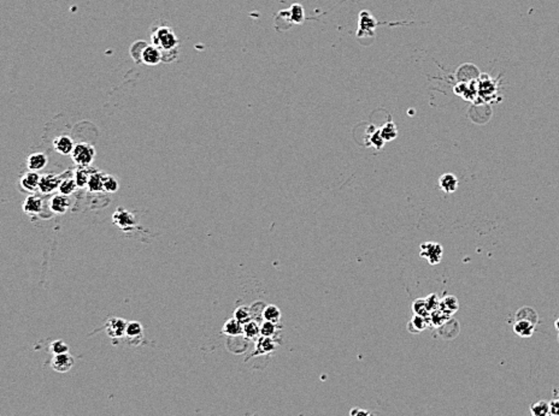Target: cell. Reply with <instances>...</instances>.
Here are the masks:
<instances>
[{"mask_svg":"<svg viewBox=\"0 0 559 416\" xmlns=\"http://www.w3.org/2000/svg\"><path fill=\"white\" fill-rule=\"evenodd\" d=\"M151 42L160 51L163 62H174L179 57L180 40L170 26L167 24L153 26L151 33Z\"/></svg>","mask_w":559,"mask_h":416,"instance_id":"1","label":"cell"},{"mask_svg":"<svg viewBox=\"0 0 559 416\" xmlns=\"http://www.w3.org/2000/svg\"><path fill=\"white\" fill-rule=\"evenodd\" d=\"M131 55L137 64L140 65H158L163 62L162 53L156 46L145 41H137L131 47Z\"/></svg>","mask_w":559,"mask_h":416,"instance_id":"2","label":"cell"},{"mask_svg":"<svg viewBox=\"0 0 559 416\" xmlns=\"http://www.w3.org/2000/svg\"><path fill=\"white\" fill-rule=\"evenodd\" d=\"M71 158H73L74 163L79 167L87 168L88 166H91L94 158H95V149H94L93 146L88 145V143H77L75 146L73 153H71Z\"/></svg>","mask_w":559,"mask_h":416,"instance_id":"3","label":"cell"},{"mask_svg":"<svg viewBox=\"0 0 559 416\" xmlns=\"http://www.w3.org/2000/svg\"><path fill=\"white\" fill-rule=\"evenodd\" d=\"M442 247L439 243L425 242L420 245V256L428 260L430 265H438L442 259Z\"/></svg>","mask_w":559,"mask_h":416,"instance_id":"4","label":"cell"},{"mask_svg":"<svg viewBox=\"0 0 559 416\" xmlns=\"http://www.w3.org/2000/svg\"><path fill=\"white\" fill-rule=\"evenodd\" d=\"M127 325L128 323L124 319L112 317L106 321L105 329H106V333L111 338H121L126 335Z\"/></svg>","mask_w":559,"mask_h":416,"instance_id":"5","label":"cell"},{"mask_svg":"<svg viewBox=\"0 0 559 416\" xmlns=\"http://www.w3.org/2000/svg\"><path fill=\"white\" fill-rule=\"evenodd\" d=\"M75 360L70 354H60L54 355L53 359L51 360V367L58 373H66L74 367Z\"/></svg>","mask_w":559,"mask_h":416,"instance_id":"6","label":"cell"},{"mask_svg":"<svg viewBox=\"0 0 559 416\" xmlns=\"http://www.w3.org/2000/svg\"><path fill=\"white\" fill-rule=\"evenodd\" d=\"M112 220L115 225H117L121 229H131L135 225V217L132 214L131 212L126 210L124 208L120 207L112 215Z\"/></svg>","mask_w":559,"mask_h":416,"instance_id":"7","label":"cell"},{"mask_svg":"<svg viewBox=\"0 0 559 416\" xmlns=\"http://www.w3.org/2000/svg\"><path fill=\"white\" fill-rule=\"evenodd\" d=\"M75 146L73 138L68 135H60L53 140L54 151L62 155H71Z\"/></svg>","mask_w":559,"mask_h":416,"instance_id":"8","label":"cell"},{"mask_svg":"<svg viewBox=\"0 0 559 416\" xmlns=\"http://www.w3.org/2000/svg\"><path fill=\"white\" fill-rule=\"evenodd\" d=\"M60 182L62 181H60L59 177L56 176V174L53 173L44 174V176H41L40 184H39V190H40L43 194H51L53 193L54 190L59 189Z\"/></svg>","mask_w":559,"mask_h":416,"instance_id":"9","label":"cell"},{"mask_svg":"<svg viewBox=\"0 0 559 416\" xmlns=\"http://www.w3.org/2000/svg\"><path fill=\"white\" fill-rule=\"evenodd\" d=\"M41 176L37 171H28L19 178L21 187L27 191H35L39 189Z\"/></svg>","mask_w":559,"mask_h":416,"instance_id":"10","label":"cell"},{"mask_svg":"<svg viewBox=\"0 0 559 416\" xmlns=\"http://www.w3.org/2000/svg\"><path fill=\"white\" fill-rule=\"evenodd\" d=\"M69 206H70L69 196L63 195V194L52 196L51 202H49V208H51L52 212L57 213V214H64Z\"/></svg>","mask_w":559,"mask_h":416,"instance_id":"11","label":"cell"},{"mask_svg":"<svg viewBox=\"0 0 559 416\" xmlns=\"http://www.w3.org/2000/svg\"><path fill=\"white\" fill-rule=\"evenodd\" d=\"M513 332L522 338H529L533 335L535 325L527 320H514L513 321Z\"/></svg>","mask_w":559,"mask_h":416,"instance_id":"12","label":"cell"},{"mask_svg":"<svg viewBox=\"0 0 559 416\" xmlns=\"http://www.w3.org/2000/svg\"><path fill=\"white\" fill-rule=\"evenodd\" d=\"M48 159L44 153H33L27 158V167L29 171H39L46 167Z\"/></svg>","mask_w":559,"mask_h":416,"instance_id":"13","label":"cell"},{"mask_svg":"<svg viewBox=\"0 0 559 416\" xmlns=\"http://www.w3.org/2000/svg\"><path fill=\"white\" fill-rule=\"evenodd\" d=\"M43 206H44L43 200L39 198V196L30 195L26 199V201L23 202V210L27 213V214L35 215L39 214V213L43 210Z\"/></svg>","mask_w":559,"mask_h":416,"instance_id":"14","label":"cell"},{"mask_svg":"<svg viewBox=\"0 0 559 416\" xmlns=\"http://www.w3.org/2000/svg\"><path fill=\"white\" fill-rule=\"evenodd\" d=\"M222 332L229 337H240L243 333V325L236 320V319H229L223 325Z\"/></svg>","mask_w":559,"mask_h":416,"instance_id":"15","label":"cell"},{"mask_svg":"<svg viewBox=\"0 0 559 416\" xmlns=\"http://www.w3.org/2000/svg\"><path fill=\"white\" fill-rule=\"evenodd\" d=\"M439 185H440V188H441V189L445 191V193L452 194V193H455V191L457 190V188H458V179H457V177L455 176V174L445 173V174H442L441 177H440Z\"/></svg>","mask_w":559,"mask_h":416,"instance_id":"16","label":"cell"},{"mask_svg":"<svg viewBox=\"0 0 559 416\" xmlns=\"http://www.w3.org/2000/svg\"><path fill=\"white\" fill-rule=\"evenodd\" d=\"M105 177H106V174L101 173V172H92L91 173V177H90V181H88V190L92 191V193H100V191H104V183H105Z\"/></svg>","mask_w":559,"mask_h":416,"instance_id":"17","label":"cell"},{"mask_svg":"<svg viewBox=\"0 0 559 416\" xmlns=\"http://www.w3.org/2000/svg\"><path fill=\"white\" fill-rule=\"evenodd\" d=\"M142 332H143L142 325H141L139 321H131V323H128V325H127L126 337L128 338L132 343L137 344V342H139L141 338H142Z\"/></svg>","mask_w":559,"mask_h":416,"instance_id":"18","label":"cell"},{"mask_svg":"<svg viewBox=\"0 0 559 416\" xmlns=\"http://www.w3.org/2000/svg\"><path fill=\"white\" fill-rule=\"evenodd\" d=\"M514 320H527L536 326L539 323V315L534 308L522 307L521 309L517 310L516 315H514Z\"/></svg>","mask_w":559,"mask_h":416,"instance_id":"19","label":"cell"},{"mask_svg":"<svg viewBox=\"0 0 559 416\" xmlns=\"http://www.w3.org/2000/svg\"><path fill=\"white\" fill-rule=\"evenodd\" d=\"M458 308H459L458 299H457L455 296H447V297L442 298L441 301H440L439 309L441 310V312L446 313L448 315L456 313L457 310H458Z\"/></svg>","mask_w":559,"mask_h":416,"instance_id":"20","label":"cell"},{"mask_svg":"<svg viewBox=\"0 0 559 416\" xmlns=\"http://www.w3.org/2000/svg\"><path fill=\"white\" fill-rule=\"evenodd\" d=\"M427 327H428L427 318L422 317V315H419V314H414V317H412L411 321L409 323L408 330H409V331L414 332V333H419V332L424 331Z\"/></svg>","mask_w":559,"mask_h":416,"instance_id":"21","label":"cell"},{"mask_svg":"<svg viewBox=\"0 0 559 416\" xmlns=\"http://www.w3.org/2000/svg\"><path fill=\"white\" fill-rule=\"evenodd\" d=\"M243 335L247 339H254L261 334V326L256 320H250L248 323L243 324Z\"/></svg>","mask_w":559,"mask_h":416,"instance_id":"22","label":"cell"},{"mask_svg":"<svg viewBox=\"0 0 559 416\" xmlns=\"http://www.w3.org/2000/svg\"><path fill=\"white\" fill-rule=\"evenodd\" d=\"M292 23H293V19H292V15H290V10L280 11L275 18V24L278 26V28L280 26V30L283 29V27L282 26H284V29H288V28L292 27Z\"/></svg>","mask_w":559,"mask_h":416,"instance_id":"23","label":"cell"},{"mask_svg":"<svg viewBox=\"0 0 559 416\" xmlns=\"http://www.w3.org/2000/svg\"><path fill=\"white\" fill-rule=\"evenodd\" d=\"M263 318H264L265 321H270V323L279 324L280 319H281V312H280V309L278 307L274 306V304H270V306L264 308V312H263Z\"/></svg>","mask_w":559,"mask_h":416,"instance_id":"24","label":"cell"},{"mask_svg":"<svg viewBox=\"0 0 559 416\" xmlns=\"http://www.w3.org/2000/svg\"><path fill=\"white\" fill-rule=\"evenodd\" d=\"M275 350V342L271 339V337H263L258 340L257 344V353L261 354H269L271 351Z\"/></svg>","mask_w":559,"mask_h":416,"instance_id":"25","label":"cell"},{"mask_svg":"<svg viewBox=\"0 0 559 416\" xmlns=\"http://www.w3.org/2000/svg\"><path fill=\"white\" fill-rule=\"evenodd\" d=\"M77 184L75 178H65L60 182L59 185V194H63L65 196H70L71 194H74L77 189Z\"/></svg>","mask_w":559,"mask_h":416,"instance_id":"26","label":"cell"},{"mask_svg":"<svg viewBox=\"0 0 559 416\" xmlns=\"http://www.w3.org/2000/svg\"><path fill=\"white\" fill-rule=\"evenodd\" d=\"M359 32H363V30H367V32H372L373 33V29L376 27V21L373 18V16L370 15V13L368 12H362L361 13V22H359Z\"/></svg>","mask_w":559,"mask_h":416,"instance_id":"27","label":"cell"},{"mask_svg":"<svg viewBox=\"0 0 559 416\" xmlns=\"http://www.w3.org/2000/svg\"><path fill=\"white\" fill-rule=\"evenodd\" d=\"M531 416H549L550 415V403L545 401H540L534 403L530 407Z\"/></svg>","mask_w":559,"mask_h":416,"instance_id":"28","label":"cell"},{"mask_svg":"<svg viewBox=\"0 0 559 416\" xmlns=\"http://www.w3.org/2000/svg\"><path fill=\"white\" fill-rule=\"evenodd\" d=\"M412 310H414V314H419V315H422V317L424 318H429L430 317V310L428 309V306H427V302H425V299H416V301L414 302V304H412Z\"/></svg>","mask_w":559,"mask_h":416,"instance_id":"29","label":"cell"},{"mask_svg":"<svg viewBox=\"0 0 559 416\" xmlns=\"http://www.w3.org/2000/svg\"><path fill=\"white\" fill-rule=\"evenodd\" d=\"M90 177L91 173L87 171V168L79 167V170H76V172H75V181H76L77 187L79 188L87 187L88 181H90Z\"/></svg>","mask_w":559,"mask_h":416,"instance_id":"30","label":"cell"},{"mask_svg":"<svg viewBox=\"0 0 559 416\" xmlns=\"http://www.w3.org/2000/svg\"><path fill=\"white\" fill-rule=\"evenodd\" d=\"M251 317H252L251 308L239 307L236 308V310L234 312V319H236V320L239 321V323H241L242 325L243 324L248 323V321L251 320Z\"/></svg>","mask_w":559,"mask_h":416,"instance_id":"31","label":"cell"},{"mask_svg":"<svg viewBox=\"0 0 559 416\" xmlns=\"http://www.w3.org/2000/svg\"><path fill=\"white\" fill-rule=\"evenodd\" d=\"M290 15H292L293 23H303L304 19H305V12H304L303 6L299 4H294L290 7Z\"/></svg>","mask_w":559,"mask_h":416,"instance_id":"32","label":"cell"},{"mask_svg":"<svg viewBox=\"0 0 559 416\" xmlns=\"http://www.w3.org/2000/svg\"><path fill=\"white\" fill-rule=\"evenodd\" d=\"M380 131L384 141H391L393 138L397 137V126L393 123H387Z\"/></svg>","mask_w":559,"mask_h":416,"instance_id":"33","label":"cell"},{"mask_svg":"<svg viewBox=\"0 0 559 416\" xmlns=\"http://www.w3.org/2000/svg\"><path fill=\"white\" fill-rule=\"evenodd\" d=\"M118 188H120V184H118V181L115 178V177L112 176L105 177L104 191H106V193H116V191L118 190Z\"/></svg>","mask_w":559,"mask_h":416,"instance_id":"34","label":"cell"},{"mask_svg":"<svg viewBox=\"0 0 559 416\" xmlns=\"http://www.w3.org/2000/svg\"><path fill=\"white\" fill-rule=\"evenodd\" d=\"M49 349H51V351L53 353V355H60V354H66L69 351V346L66 345L64 340H54L53 343L51 344V346H49Z\"/></svg>","mask_w":559,"mask_h":416,"instance_id":"35","label":"cell"},{"mask_svg":"<svg viewBox=\"0 0 559 416\" xmlns=\"http://www.w3.org/2000/svg\"><path fill=\"white\" fill-rule=\"evenodd\" d=\"M276 324L270 323V321H264L261 326V334L263 337H273L276 333Z\"/></svg>","mask_w":559,"mask_h":416,"instance_id":"36","label":"cell"},{"mask_svg":"<svg viewBox=\"0 0 559 416\" xmlns=\"http://www.w3.org/2000/svg\"><path fill=\"white\" fill-rule=\"evenodd\" d=\"M370 141H372V145L373 147H376L377 149H380L384 143V138L382 137V135H381V131H376L375 134L372 136Z\"/></svg>","mask_w":559,"mask_h":416,"instance_id":"37","label":"cell"},{"mask_svg":"<svg viewBox=\"0 0 559 416\" xmlns=\"http://www.w3.org/2000/svg\"><path fill=\"white\" fill-rule=\"evenodd\" d=\"M549 416H559V399H553L550 403Z\"/></svg>","mask_w":559,"mask_h":416,"instance_id":"38","label":"cell"},{"mask_svg":"<svg viewBox=\"0 0 559 416\" xmlns=\"http://www.w3.org/2000/svg\"><path fill=\"white\" fill-rule=\"evenodd\" d=\"M555 326H556V329H557V330H558V331H559V319H557V320H556V323H555Z\"/></svg>","mask_w":559,"mask_h":416,"instance_id":"39","label":"cell"},{"mask_svg":"<svg viewBox=\"0 0 559 416\" xmlns=\"http://www.w3.org/2000/svg\"><path fill=\"white\" fill-rule=\"evenodd\" d=\"M558 339H559V338H558Z\"/></svg>","mask_w":559,"mask_h":416,"instance_id":"40","label":"cell"}]
</instances>
